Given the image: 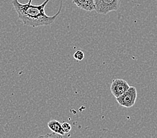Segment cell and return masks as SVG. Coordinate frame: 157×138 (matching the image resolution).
<instances>
[{
	"label": "cell",
	"mask_w": 157,
	"mask_h": 138,
	"mask_svg": "<svg viewBox=\"0 0 157 138\" xmlns=\"http://www.w3.org/2000/svg\"><path fill=\"white\" fill-rule=\"evenodd\" d=\"M62 129L63 130V132L65 133H69L71 131V129H72V127H71V125L68 122H63L62 124Z\"/></svg>",
	"instance_id": "obj_8"
},
{
	"label": "cell",
	"mask_w": 157,
	"mask_h": 138,
	"mask_svg": "<svg viewBox=\"0 0 157 138\" xmlns=\"http://www.w3.org/2000/svg\"><path fill=\"white\" fill-rule=\"evenodd\" d=\"M129 88L130 85L125 80L116 79L113 80L111 84L110 90L113 95L117 98L124 94Z\"/></svg>",
	"instance_id": "obj_4"
},
{
	"label": "cell",
	"mask_w": 157,
	"mask_h": 138,
	"mask_svg": "<svg viewBox=\"0 0 157 138\" xmlns=\"http://www.w3.org/2000/svg\"><path fill=\"white\" fill-rule=\"evenodd\" d=\"M63 137V136L60 135V134H58V133H54L52 134H47V135H45V136H40V137Z\"/></svg>",
	"instance_id": "obj_9"
},
{
	"label": "cell",
	"mask_w": 157,
	"mask_h": 138,
	"mask_svg": "<svg viewBox=\"0 0 157 138\" xmlns=\"http://www.w3.org/2000/svg\"><path fill=\"white\" fill-rule=\"evenodd\" d=\"M48 126L52 132L58 133V134H60L62 136H64V134L66 133L64 132H63V130L62 129V124L57 120H50L48 123Z\"/></svg>",
	"instance_id": "obj_6"
},
{
	"label": "cell",
	"mask_w": 157,
	"mask_h": 138,
	"mask_svg": "<svg viewBox=\"0 0 157 138\" xmlns=\"http://www.w3.org/2000/svg\"><path fill=\"white\" fill-rule=\"evenodd\" d=\"M121 0H94L95 11L99 14L106 15L110 12L117 11Z\"/></svg>",
	"instance_id": "obj_2"
},
{
	"label": "cell",
	"mask_w": 157,
	"mask_h": 138,
	"mask_svg": "<svg viewBox=\"0 0 157 138\" xmlns=\"http://www.w3.org/2000/svg\"><path fill=\"white\" fill-rule=\"evenodd\" d=\"M74 58L78 61H82L84 58V53L82 51H77L74 54Z\"/></svg>",
	"instance_id": "obj_7"
},
{
	"label": "cell",
	"mask_w": 157,
	"mask_h": 138,
	"mask_svg": "<svg viewBox=\"0 0 157 138\" xmlns=\"http://www.w3.org/2000/svg\"><path fill=\"white\" fill-rule=\"evenodd\" d=\"M72 2L78 7L87 12H92L96 9L94 0H72Z\"/></svg>",
	"instance_id": "obj_5"
},
{
	"label": "cell",
	"mask_w": 157,
	"mask_h": 138,
	"mask_svg": "<svg viewBox=\"0 0 157 138\" xmlns=\"http://www.w3.org/2000/svg\"><path fill=\"white\" fill-rule=\"evenodd\" d=\"M50 0H46L40 5H33L32 0L28 3H21L18 0H12V3L20 21L25 26L32 27L50 25L56 19L62 8V2L58 12L52 16H48L45 12V7Z\"/></svg>",
	"instance_id": "obj_1"
},
{
	"label": "cell",
	"mask_w": 157,
	"mask_h": 138,
	"mask_svg": "<svg viewBox=\"0 0 157 138\" xmlns=\"http://www.w3.org/2000/svg\"><path fill=\"white\" fill-rule=\"evenodd\" d=\"M137 91L135 87H130L124 94L117 98V101L120 105L125 108H131L136 102Z\"/></svg>",
	"instance_id": "obj_3"
}]
</instances>
